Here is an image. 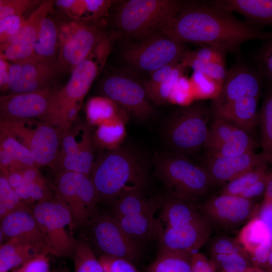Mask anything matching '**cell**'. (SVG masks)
<instances>
[{
	"instance_id": "cell-1",
	"label": "cell",
	"mask_w": 272,
	"mask_h": 272,
	"mask_svg": "<svg viewBox=\"0 0 272 272\" xmlns=\"http://www.w3.org/2000/svg\"><path fill=\"white\" fill-rule=\"evenodd\" d=\"M159 33L176 41L218 48L226 53H237L251 40L264 41L272 36L231 12L209 2H182L178 13L167 21Z\"/></svg>"
},
{
	"instance_id": "cell-2",
	"label": "cell",
	"mask_w": 272,
	"mask_h": 272,
	"mask_svg": "<svg viewBox=\"0 0 272 272\" xmlns=\"http://www.w3.org/2000/svg\"><path fill=\"white\" fill-rule=\"evenodd\" d=\"M118 38L116 32L109 31L87 57L73 69L66 84L55 90L44 122L66 132L77 120L86 95L103 70Z\"/></svg>"
},
{
	"instance_id": "cell-3",
	"label": "cell",
	"mask_w": 272,
	"mask_h": 272,
	"mask_svg": "<svg viewBox=\"0 0 272 272\" xmlns=\"http://www.w3.org/2000/svg\"><path fill=\"white\" fill-rule=\"evenodd\" d=\"M90 177L98 204L109 206L128 184L145 188L148 180L146 167L141 156L131 148L121 146L107 150L95 160Z\"/></svg>"
},
{
	"instance_id": "cell-4",
	"label": "cell",
	"mask_w": 272,
	"mask_h": 272,
	"mask_svg": "<svg viewBox=\"0 0 272 272\" xmlns=\"http://www.w3.org/2000/svg\"><path fill=\"white\" fill-rule=\"evenodd\" d=\"M175 0H129L116 5L112 22L118 35L139 40L159 33L161 27L179 11Z\"/></svg>"
},
{
	"instance_id": "cell-5",
	"label": "cell",
	"mask_w": 272,
	"mask_h": 272,
	"mask_svg": "<svg viewBox=\"0 0 272 272\" xmlns=\"http://www.w3.org/2000/svg\"><path fill=\"white\" fill-rule=\"evenodd\" d=\"M155 173L166 188L167 194L196 203L209 197L213 189L205 168L186 157L170 153L159 155Z\"/></svg>"
},
{
	"instance_id": "cell-6",
	"label": "cell",
	"mask_w": 272,
	"mask_h": 272,
	"mask_svg": "<svg viewBox=\"0 0 272 272\" xmlns=\"http://www.w3.org/2000/svg\"><path fill=\"white\" fill-rule=\"evenodd\" d=\"M211 110L203 102L176 108L165 126L164 139L170 154L187 158L204 148Z\"/></svg>"
},
{
	"instance_id": "cell-7",
	"label": "cell",
	"mask_w": 272,
	"mask_h": 272,
	"mask_svg": "<svg viewBox=\"0 0 272 272\" xmlns=\"http://www.w3.org/2000/svg\"><path fill=\"white\" fill-rule=\"evenodd\" d=\"M56 18L59 41L58 62L62 73L72 72L109 32L108 21L107 18L80 21Z\"/></svg>"
},
{
	"instance_id": "cell-8",
	"label": "cell",
	"mask_w": 272,
	"mask_h": 272,
	"mask_svg": "<svg viewBox=\"0 0 272 272\" xmlns=\"http://www.w3.org/2000/svg\"><path fill=\"white\" fill-rule=\"evenodd\" d=\"M32 213L48 243L49 254L67 257L74 256L77 240L69 209L55 194L51 198L30 207Z\"/></svg>"
},
{
	"instance_id": "cell-9",
	"label": "cell",
	"mask_w": 272,
	"mask_h": 272,
	"mask_svg": "<svg viewBox=\"0 0 272 272\" xmlns=\"http://www.w3.org/2000/svg\"><path fill=\"white\" fill-rule=\"evenodd\" d=\"M84 240L96 253L126 259L132 263L141 250L128 237L109 212L99 211L81 228Z\"/></svg>"
},
{
	"instance_id": "cell-10",
	"label": "cell",
	"mask_w": 272,
	"mask_h": 272,
	"mask_svg": "<svg viewBox=\"0 0 272 272\" xmlns=\"http://www.w3.org/2000/svg\"><path fill=\"white\" fill-rule=\"evenodd\" d=\"M0 128L13 134L33 154L39 167L52 169L64 134L59 128L35 119L0 117Z\"/></svg>"
},
{
	"instance_id": "cell-11",
	"label": "cell",
	"mask_w": 272,
	"mask_h": 272,
	"mask_svg": "<svg viewBox=\"0 0 272 272\" xmlns=\"http://www.w3.org/2000/svg\"><path fill=\"white\" fill-rule=\"evenodd\" d=\"M186 51L184 44L157 33L126 44L120 57L129 69L151 74L167 64L180 62Z\"/></svg>"
},
{
	"instance_id": "cell-12",
	"label": "cell",
	"mask_w": 272,
	"mask_h": 272,
	"mask_svg": "<svg viewBox=\"0 0 272 272\" xmlns=\"http://www.w3.org/2000/svg\"><path fill=\"white\" fill-rule=\"evenodd\" d=\"M99 89L103 97L139 121L148 119L153 113L143 83L127 70L108 73L101 80Z\"/></svg>"
},
{
	"instance_id": "cell-13",
	"label": "cell",
	"mask_w": 272,
	"mask_h": 272,
	"mask_svg": "<svg viewBox=\"0 0 272 272\" xmlns=\"http://www.w3.org/2000/svg\"><path fill=\"white\" fill-rule=\"evenodd\" d=\"M55 195L70 211L76 228H81L98 210L96 189L90 175L74 172L55 174Z\"/></svg>"
},
{
	"instance_id": "cell-14",
	"label": "cell",
	"mask_w": 272,
	"mask_h": 272,
	"mask_svg": "<svg viewBox=\"0 0 272 272\" xmlns=\"http://www.w3.org/2000/svg\"><path fill=\"white\" fill-rule=\"evenodd\" d=\"M197 206L213 229L223 232L242 227L256 216L258 210L255 200L220 193L197 203Z\"/></svg>"
},
{
	"instance_id": "cell-15",
	"label": "cell",
	"mask_w": 272,
	"mask_h": 272,
	"mask_svg": "<svg viewBox=\"0 0 272 272\" xmlns=\"http://www.w3.org/2000/svg\"><path fill=\"white\" fill-rule=\"evenodd\" d=\"M58 61L49 62L34 56L11 63L7 91L10 94L37 92L51 88L62 74Z\"/></svg>"
},
{
	"instance_id": "cell-16",
	"label": "cell",
	"mask_w": 272,
	"mask_h": 272,
	"mask_svg": "<svg viewBox=\"0 0 272 272\" xmlns=\"http://www.w3.org/2000/svg\"><path fill=\"white\" fill-rule=\"evenodd\" d=\"M256 145L247 132L224 119L214 117L204 148L207 156L232 157L254 151Z\"/></svg>"
},
{
	"instance_id": "cell-17",
	"label": "cell",
	"mask_w": 272,
	"mask_h": 272,
	"mask_svg": "<svg viewBox=\"0 0 272 272\" xmlns=\"http://www.w3.org/2000/svg\"><path fill=\"white\" fill-rule=\"evenodd\" d=\"M262 80L253 65L245 62H236L229 70L221 90L212 103L213 112L246 96L259 99Z\"/></svg>"
},
{
	"instance_id": "cell-18",
	"label": "cell",
	"mask_w": 272,
	"mask_h": 272,
	"mask_svg": "<svg viewBox=\"0 0 272 272\" xmlns=\"http://www.w3.org/2000/svg\"><path fill=\"white\" fill-rule=\"evenodd\" d=\"M55 90L51 87L37 92L1 95L0 117L44 121Z\"/></svg>"
},
{
	"instance_id": "cell-19",
	"label": "cell",
	"mask_w": 272,
	"mask_h": 272,
	"mask_svg": "<svg viewBox=\"0 0 272 272\" xmlns=\"http://www.w3.org/2000/svg\"><path fill=\"white\" fill-rule=\"evenodd\" d=\"M54 1H43L28 17L18 31L7 42L0 45V58L12 62L33 56V49L43 18L53 12Z\"/></svg>"
},
{
	"instance_id": "cell-20",
	"label": "cell",
	"mask_w": 272,
	"mask_h": 272,
	"mask_svg": "<svg viewBox=\"0 0 272 272\" xmlns=\"http://www.w3.org/2000/svg\"><path fill=\"white\" fill-rule=\"evenodd\" d=\"M31 207V206H30ZM30 207L17 210L1 220V245L14 239L49 254L47 240L34 218Z\"/></svg>"
},
{
	"instance_id": "cell-21",
	"label": "cell",
	"mask_w": 272,
	"mask_h": 272,
	"mask_svg": "<svg viewBox=\"0 0 272 272\" xmlns=\"http://www.w3.org/2000/svg\"><path fill=\"white\" fill-rule=\"evenodd\" d=\"M268 163L264 154L251 151L224 157L206 156L201 165L206 170L213 188L223 187L244 173L263 164Z\"/></svg>"
},
{
	"instance_id": "cell-22",
	"label": "cell",
	"mask_w": 272,
	"mask_h": 272,
	"mask_svg": "<svg viewBox=\"0 0 272 272\" xmlns=\"http://www.w3.org/2000/svg\"><path fill=\"white\" fill-rule=\"evenodd\" d=\"M213 229L203 217L191 223L164 228L159 245L171 249L194 252L205 245Z\"/></svg>"
},
{
	"instance_id": "cell-23",
	"label": "cell",
	"mask_w": 272,
	"mask_h": 272,
	"mask_svg": "<svg viewBox=\"0 0 272 272\" xmlns=\"http://www.w3.org/2000/svg\"><path fill=\"white\" fill-rule=\"evenodd\" d=\"M144 189L138 185L125 186L109 206V212L115 218L139 214L154 215L161 208L163 198H147L143 193Z\"/></svg>"
},
{
	"instance_id": "cell-24",
	"label": "cell",
	"mask_w": 272,
	"mask_h": 272,
	"mask_svg": "<svg viewBox=\"0 0 272 272\" xmlns=\"http://www.w3.org/2000/svg\"><path fill=\"white\" fill-rule=\"evenodd\" d=\"M115 218L128 237L141 250L154 241L159 243L164 227L154 215L139 214Z\"/></svg>"
},
{
	"instance_id": "cell-25",
	"label": "cell",
	"mask_w": 272,
	"mask_h": 272,
	"mask_svg": "<svg viewBox=\"0 0 272 272\" xmlns=\"http://www.w3.org/2000/svg\"><path fill=\"white\" fill-rule=\"evenodd\" d=\"M110 8L108 0H57L53 4L57 16L77 21L106 18Z\"/></svg>"
},
{
	"instance_id": "cell-26",
	"label": "cell",
	"mask_w": 272,
	"mask_h": 272,
	"mask_svg": "<svg viewBox=\"0 0 272 272\" xmlns=\"http://www.w3.org/2000/svg\"><path fill=\"white\" fill-rule=\"evenodd\" d=\"M209 3L227 12L240 14L255 27H272V0H215Z\"/></svg>"
},
{
	"instance_id": "cell-27",
	"label": "cell",
	"mask_w": 272,
	"mask_h": 272,
	"mask_svg": "<svg viewBox=\"0 0 272 272\" xmlns=\"http://www.w3.org/2000/svg\"><path fill=\"white\" fill-rule=\"evenodd\" d=\"M259 99L244 97L211 113L213 117L224 119L250 133L258 123Z\"/></svg>"
},
{
	"instance_id": "cell-28",
	"label": "cell",
	"mask_w": 272,
	"mask_h": 272,
	"mask_svg": "<svg viewBox=\"0 0 272 272\" xmlns=\"http://www.w3.org/2000/svg\"><path fill=\"white\" fill-rule=\"evenodd\" d=\"M163 198L160 221L165 228L186 224L204 217L196 202L169 194Z\"/></svg>"
},
{
	"instance_id": "cell-29",
	"label": "cell",
	"mask_w": 272,
	"mask_h": 272,
	"mask_svg": "<svg viewBox=\"0 0 272 272\" xmlns=\"http://www.w3.org/2000/svg\"><path fill=\"white\" fill-rule=\"evenodd\" d=\"M53 12L42 19L35 42L33 56L49 62L58 61L59 49L58 26Z\"/></svg>"
},
{
	"instance_id": "cell-30",
	"label": "cell",
	"mask_w": 272,
	"mask_h": 272,
	"mask_svg": "<svg viewBox=\"0 0 272 272\" xmlns=\"http://www.w3.org/2000/svg\"><path fill=\"white\" fill-rule=\"evenodd\" d=\"M192 253L160 246L156 258L147 266L146 272H191Z\"/></svg>"
},
{
	"instance_id": "cell-31",
	"label": "cell",
	"mask_w": 272,
	"mask_h": 272,
	"mask_svg": "<svg viewBox=\"0 0 272 272\" xmlns=\"http://www.w3.org/2000/svg\"><path fill=\"white\" fill-rule=\"evenodd\" d=\"M93 136L76 153L58 159L52 170L55 174L74 172L90 176L95 162Z\"/></svg>"
},
{
	"instance_id": "cell-32",
	"label": "cell",
	"mask_w": 272,
	"mask_h": 272,
	"mask_svg": "<svg viewBox=\"0 0 272 272\" xmlns=\"http://www.w3.org/2000/svg\"><path fill=\"white\" fill-rule=\"evenodd\" d=\"M237 238L248 254L259 245L272 244V229L259 216H256L241 227Z\"/></svg>"
},
{
	"instance_id": "cell-33",
	"label": "cell",
	"mask_w": 272,
	"mask_h": 272,
	"mask_svg": "<svg viewBox=\"0 0 272 272\" xmlns=\"http://www.w3.org/2000/svg\"><path fill=\"white\" fill-rule=\"evenodd\" d=\"M40 253L44 252L30 244L10 240L0 246V272H9Z\"/></svg>"
},
{
	"instance_id": "cell-34",
	"label": "cell",
	"mask_w": 272,
	"mask_h": 272,
	"mask_svg": "<svg viewBox=\"0 0 272 272\" xmlns=\"http://www.w3.org/2000/svg\"><path fill=\"white\" fill-rule=\"evenodd\" d=\"M125 119L117 117L98 125L93 135L95 145L106 150L120 147L126 134Z\"/></svg>"
},
{
	"instance_id": "cell-35",
	"label": "cell",
	"mask_w": 272,
	"mask_h": 272,
	"mask_svg": "<svg viewBox=\"0 0 272 272\" xmlns=\"http://www.w3.org/2000/svg\"><path fill=\"white\" fill-rule=\"evenodd\" d=\"M260 145L272 171V89L266 88L262 105L258 112Z\"/></svg>"
},
{
	"instance_id": "cell-36",
	"label": "cell",
	"mask_w": 272,
	"mask_h": 272,
	"mask_svg": "<svg viewBox=\"0 0 272 272\" xmlns=\"http://www.w3.org/2000/svg\"><path fill=\"white\" fill-rule=\"evenodd\" d=\"M92 137L90 128L87 124L77 122L76 120L62 138L56 161L76 153Z\"/></svg>"
},
{
	"instance_id": "cell-37",
	"label": "cell",
	"mask_w": 272,
	"mask_h": 272,
	"mask_svg": "<svg viewBox=\"0 0 272 272\" xmlns=\"http://www.w3.org/2000/svg\"><path fill=\"white\" fill-rule=\"evenodd\" d=\"M91 124L99 125L117 117L126 118L125 113L119 112L118 106L104 97H95L89 101L86 109Z\"/></svg>"
},
{
	"instance_id": "cell-38",
	"label": "cell",
	"mask_w": 272,
	"mask_h": 272,
	"mask_svg": "<svg viewBox=\"0 0 272 272\" xmlns=\"http://www.w3.org/2000/svg\"><path fill=\"white\" fill-rule=\"evenodd\" d=\"M0 149L9 153L17 162L24 166L39 167L31 152L13 134L2 128Z\"/></svg>"
},
{
	"instance_id": "cell-39",
	"label": "cell",
	"mask_w": 272,
	"mask_h": 272,
	"mask_svg": "<svg viewBox=\"0 0 272 272\" xmlns=\"http://www.w3.org/2000/svg\"><path fill=\"white\" fill-rule=\"evenodd\" d=\"M268 163L259 165L234 178L224 185L220 193L239 195L244 189L270 172Z\"/></svg>"
},
{
	"instance_id": "cell-40",
	"label": "cell",
	"mask_w": 272,
	"mask_h": 272,
	"mask_svg": "<svg viewBox=\"0 0 272 272\" xmlns=\"http://www.w3.org/2000/svg\"><path fill=\"white\" fill-rule=\"evenodd\" d=\"M74 257L75 272H105L95 253L81 238L77 240Z\"/></svg>"
},
{
	"instance_id": "cell-41",
	"label": "cell",
	"mask_w": 272,
	"mask_h": 272,
	"mask_svg": "<svg viewBox=\"0 0 272 272\" xmlns=\"http://www.w3.org/2000/svg\"><path fill=\"white\" fill-rule=\"evenodd\" d=\"M29 207L12 187L5 174L1 172L0 220L17 210Z\"/></svg>"
},
{
	"instance_id": "cell-42",
	"label": "cell",
	"mask_w": 272,
	"mask_h": 272,
	"mask_svg": "<svg viewBox=\"0 0 272 272\" xmlns=\"http://www.w3.org/2000/svg\"><path fill=\"white\" fill-rule=\"evenodd\" d=\"M262 42L253 57L254 65L261 77L262 85L272 89V36Z\"/></svg>"
},
{
	"instance_id": "cell-43",
	"label": "cell",
	"mask_w": 272,
	"mask_h": 272,
	"mask_svg": "<svg viewBox=\"0 0 272 272\" xmlns=\"http://www.w3.org/2000/svg\"><path fill=\"white\" fill-rule=\"evenodd\" d=\"M186 68L181 62L179 63L163 82L147 92L149 100L159 105L165 103Z\"/></svg>"
},
{
	"instance_id": "cell-44",
	"label": "cell",
	"mask_w": 272,
	"mask_h": 272,
	"mask_svg": "<svg viewBox=\"0 0 272 272\" xmlns=\"http://www.w3.org/2000/svg\"><path fill=\"white\" fill-rule=\"evenodd\" d=\"M211 261L218 272H245L253 267L248 254L244 249Z\"/></svg>"
},
{
	"instance_id": "cell-45",
	"label": "cell",
	"mask_w": 272,
	"mask_h": 272,
	"mask_svg": "<svg viewBox=\"0 0 272 272\" xmlns=\"http://www.w3.org/2000/svg\"><path fill=\"white\" fill-rule=\"evenodd\" d=\"M207 243L209 258L211 261L243 249L237 237L234 238L225 234H220L210 237Z\"/></svg>"
},
{
	"instance_id": "cell-46",
	"label": "cell",
	"mask_w": 272,
	"mask_h": 272,
	"mask_svg": "<svg viewBox=\"0 0 272 272\" xmlns=\"http://www.w3.org/2000/svg\"><path fill=\"white\" fill-rule=\"evenodd\" d=\"M186 67L191 68L196 73L203 75L223 84L227 76L225 65L183 57L181 61Z\"/></svg>"
},
{
	"instance_id": "cell-47",
	"label": "cell",
	"mask_w": 272,
	"mask_h": 272,
	"mask_svg": "<svg viewBox=\"0 0 272 272\" xmlns=\"http://www.w3.org/2000/svg\"><path fill=\"white\" fill-rule=\"evenodd\" d=\"M42 1L37 0H0V20L13 15L24 16L37 8Z\"/></svg>"
},
{
	"instance_id": "cell-48",
	"label": "cell",
	"mask_w": 272,
	"mask_h": 272,
	"mask_svg": "<svg viewBox=\"0 0 272 272\" xmlns=\"http://www.w3.org/2000/svg\"><path fill=\"white\" fill-rule=\"evenodd\" d=\"M28 18L13 15L0 20V45L7 42L17 34Z\"/></svg>"
},
{
	"instance_id": "cell-49",
	"label": "cell",
	"mask_w": 272,
	"mask_h": 272,
	"mask_svg": "<svg viewBox=\"0 0 272 272\" xmlns=\"http://www.w3.org/2000/svg\"><path fill=\"white\" fill-rule=\"evenodd\" d=\"M226 54L218 48L203 46L195 50H186L183 57L225 65Z\"/></svg>"
},
{
	"instance_id": "cell-50",
	"label": "cell",
	"mask_w": 272,
	"mask_h": 272,
	"mask_svg": "<svg viewBox=\"0 0 272 272\" xmlns=\"http://www.w3.org/2000/svg\"><path fill=\"white\" fill-rule=\"evenodd\" d=\"M98 259L105 272H140L133 263L123 258L102 255Z\"/></svg>"
},
{
	"instance_id": "cell-51",
	"label": "cell",
	"mask_w": 272,
	"mask_h": 272,
	"mask_svg": "<svg viewBox=\"0 0 272 272\" xmlns=\"http://www.w3.org/2000/svg\"><path fill=\"white\" fill-rule=\"evenodd\" d=\"M46 253H40L23 264L13 272H50Z\"/></svg>"
},
{
	"instance_id": "cell-52",
	"label": "cell",
	"mask_w": 272,
	"mask_h": 272,
	"mask_svg": "<svg viewBox=\"0 0 272 272\" xmlns=\"http://www.w3.org/2000/svg\"><path fill=\"white\" fill-rule=\"evenodd\" d=\"M271 245H259L248 254L253 267L267 271Z\"/></svg>"
},
{
	"instance_id": "cell-53",
	"label": "cell",
	"mask_w": 272,
	"mask_h": 272,
	"mask_svg": "<svg viewBox=\"0 0 272 272\" xmlns=\"http://www.w3.org/2000/svg\"><path fill=\"white\" fill-rule=\"evenodd\" d=\"M178 63H172L167 64L152 73L150 78L143 82L146 93L163 82Z\"/></svg>"
},
{
	"instance_id": "cell-54",
	"label": "cell",
	"mask_w": 272,
	"mask_h": 272,
	"mask_svg": "<svg viewBox=\"0 0 272 272\" xmlns=\"http://www.w3.org/2000/svg\"><path fill=\"white\" fill-rule=\"evenodd\" d=\"M270 172V171L267 174L244 189L238 196L253 200H255L262 195L263 196Z\"/></svg>"
},
{
	"instance_id": "cell-55",
	"label": "cell",
	"mask_w": 272,
	"mask_h": 272,
	"mask_svg": "<svg viewBox=\"0 0 272 272\" xmlns=\"http://www.w3.org/2000/svg\"><path fill=\"white\" fill-rule=\"evenodd\" d=\"M191 272H218L211 260L202 253L193 252L191 259Z\"/></svg>"
},
{
	"instance_id": "cell-56",
	"label": "cell",
	"mask_w": 272,
	"mask_h": 272,
	"mask_svg": "<svg viewBox=\"0 0 272 272\" xmlns=\"http://www.w3.org/2000/svg\"><path fill=\"white\" fill-rule=\"evenodd\" d=\"M11 63L0 58V89L2 91H7L8 89Z\"/></svg>"
},
{
	"instance_id": "cell-57",
	"label": "cell",
	"mask_w": 272,
	"mask_h": 272,
	"mask_svg": "<svg viewBox=\"0 0 272 272\" xmlns=\"http://www.w3.org/2000/svg\"><path fill=\"white\" fill-rule=\"evenodd\" d=\"M262 206L272 205V171L269 174L265 191L263 195Z\"/></svg>"
},
{
	"instance_id": "cell-58",
	"label": "cell",
	"mask_w": 272,
	"mask_h": 272,
	"mask_svg": "<svg viewBox=\"0 0 272 272\" xmlns=\"http://www.w3.org/2000/svg\"><path fill=\"white\" fill-rule=\"evenodd\" d=\"M268 272H272V244L270 247V251L268 261L267 263V270Z\"/></svg>"
},
{
	"instance_id": "cell-59",
	"label": "cell",
	"mask_w": 272,
	"mask_h": 272,
	"mask_svg": "<svg viewBox=\"0 0 272 272\" xmlns=\"http://www.w3.org/2000/svg\"><path fill=\"white\" fill-rule=\"evenodd\" d=\"M245 272H268V271L252 267L249 268L248 270H247Z\"/></svg>"
},
{
	"instance_id": "cell-60",
	"label": "cell",
	"mask_w": 272,
	"mask_h": 272,
	"mask_svg": "<svg viewBox=\"0 0 272 272\" xmlns=\"http://www.w3.org/2000/svg\"><path fill=\"white\" fill-rule=\"evenodd\" d=\"M55 272H65V271H55Z\"/></svg>"
},
{
	"instance_id": "cell-61",
	"label": "cell",
	"mask_w": 272,
	"mask_h": 272,
	"mask_svg": "<svg viewBox=\"0 0 272 272\" xmlns=\"http://www.w3.org/2000/svg\"><path fill=\"white\" fill-rule=\"evenodd\" d=\"M52 272H55V271H52Z\"/></svg>"
}]
</instances>
